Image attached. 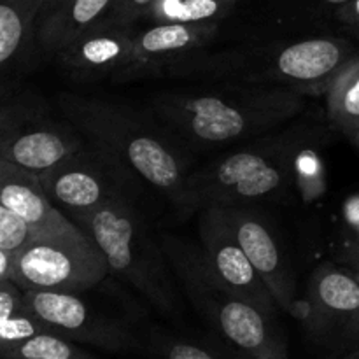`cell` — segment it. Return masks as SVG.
<instances>
[{
    "mask_svg": "<svg viewBox=\"0 0 359 359\" xmlns=\"http://www.w3.org/2000/svg\"><path fill=\"white\" fill-rule=\"evenodd\" d=\"M319 2H321L323 7H326V9H328V11L335 13V11L339 9L340 6H344V4L353 2V0H319Z\"/></svg>",
    "mask_w": 359,
    "mask_h": 359,
    "instance_id": "28",
    "label": "cell"
},
{
    "mask_svg": "<svg viewBox=\"0 0 359 359\" xmlns=\"http://www.w3.org/2000/svg\"><path fill=\"white\" fill-rule=\"evenodd\" d=\"M298 319L311 339L337 354L359 346V277L337 265H319L309 280Z\"/></svg>",
    "mask_w": 359,
    "mask_h": 359,
    "instance_id": "11",
    "label": "cell"
},
{
    "mask_svg": "<svg viewBox=\"0 0 359 359\" xmlns=\"http://www.w3.org/2000/svg\"><path fill=\"white\" fill-rule=\"evenodd\" d=\"M351 142H353V144H354V146H356V147H359V133H358V135H356V137H354V139H353V140H351Z\"/></svg>",
    "mask_w": 359,
    "mask_h": 359,
    "instance_id": "32",
    "label": "cell"
},
{
    "mask_svg": "<svg viewBox=\"0 0 359 359\" xmlns=\"http://www.w3.org/2000/svg\"><path fill=\"white\" fill-rule=\"evenodd\" d=\"M25 291V290H23ZM27 304L58 335L118 356L146 353L132 326L70 291H25Z\"/></svg>",
    "mask_w": 359,
    "mask_h": 359,
    "instance_id": "10",
    "label": "cell"
},
{
    "mask_svg": "<svg viewBox=\"0 0 359 359\" xmlns=\"http://www.w3.org/2000/svg\"><path fill=\"white\" fill-rule=\"evenodd\" d=\"M2 359H102L86 349V346L77 344L58 333H39L32 339L11 351Z\"/></svg>",
    "mask_w": 359,
    "mask_h": 359,
    "instance_id": "23",
    "label": "cell"
},
{
    "mask_svg": "<svg viewBox=\"0 0 359 359\" xmlns=\"http://www.w3.org/2000/svg\"><path fill=\"white\" fill-rule=\"evenodd\" d=\"M325 97L330 125L353 140L359 133V55L344 67Z\"/></svg>",
    "mask_w": 359,
    "mask_h": 359,
    "instance_id": "20",
    "label": "cell"
},
{
    "mask_svg": "<svg viewBox=\"0 0 359 359\" xmlns=\"http://www.w3.org/2000/svg\"><path fill=\"white\" fill-rule=\"evenodd\" d=\"M114 0H63L41 14L37 23L39 53L56 56L84 30L107 16Z\"/></svg>",
    "mask_w": 359,
    "mask_h": 359,
    "instance_id": "18",
    "label": "cell"
},
{
    "mask_svg": "<svg viewBox=\"0 0 359 359\" xmlns=\"http://www.w3.org/2000/svg\"><path fill=\"white\" fill-rule=\"evenodd\" d=\"M307 98L286 88L203 83L154 93L147 111L188 149H216L273 132L298 118Z\"/></svg>",
    "mask_w": 359,
    "mask_h": 359,
    "instance_id": "1",
    "label": "cell"
},
{
    "mask_svg": "<svg viewBox=\"0 0 359 359\" xmlns=\"http://www.w3.org/2000/svg\"><path fill=\"white\" fill-rule=\"evenodd\" d=\"M219 23H153L137 30L133 49L112 83L170 77L179 65L214 41Z\"/></svg>",
    "mask_w": 359,
    "mask_h": 359,
    "instance_id": "12",
    "label": "cell"
},
{
    "mask_svg": "<svg viewBox=\"0 0 359 359\" xmlns=\"http://www.w3.org/2000/svg\"><path fill=\"white\" fill-rule=\"evenodd\" d=\"M46 0H0V74L2 86L18 83L41 56L37 23Z\"/></svg>",
    "mask_w": 359,
    "mask_h": 359,
    "instance_id": "17",
    "label": "cell"
},
{
    "mask_svg": "<svg viewBox=\"0 0 359 359\" xmlns=\"http://www.w3.org/2000/svg\"><path fill=\"white\" fill-rule=\"evenodd\" d=\"M42 188L72 217L119 198L133 200L139 179L111 151L88 139L77 153L41 177Z\"/></svg>",
    "mask_w": 359,
    "mask_h": 359,
    "instance_id": "8",
    "label": "cell"
},
{
    "mask_svg": "<svg viewBox=\"0 0 359 359\" xmlns=\"http://www.w3.org/2000/svg\"><path fill=\"white\" fill-rule=\"evenodd\" d=\"M39 333H55L27 304L25 291L13 280H0V356Z\"/></svg>",
    "mask_w": 359,
    "mask_h": 359,
    "instance_id": "19",
    "label": "cell"
},
{
    "mask_svg": "<svg viewBox=\"0 0 359 359\" xmlns=\"http://www.w3.org/2000/svg\"><path fill=\"white\" fill-rule=\"evenodd\" d=\"M137 25L100 20L74 39L56 55L63 72L76 83H98L112 79L133 49Z\"/></svg>",
    "mask_w": 359,
    "mask_h": 359,
    "instance_id": "15",
    "label": "cell"
},
{
    "mask_svg": "<svg viewBox=\"0 0 359 359\" xmlns=\"http://www.w3.org/2000/svg\"><path fill=\"white\" fill-rule=\"evenodd\" d=\"M42 238L18 214L0 205V280H11L16 259L32 242Z\"/></svg>",
    "mask_w": 359,
    "mask_h": 359,
    "instance_id": "22",
    "label": "cell"
},
{
    "mask_svg": "<svg viewBox=\"0 0 359 359\" xmlns=\"http://www.w3.org/2000/svg\"><path fill=\"white\" fill-rule=\"evenodd\" d=\"M237 0H158L144 20L151 23H219Z\"/></svg>",
    "mask_w": 359,
    "mask_h": 359,
    "instance_id": "21",
    "label": "cell"
},
{
    "mask_svg": "<svg viewBox=\"0 0 359 359\" xmlns=\"http://www.w3.org/2000/svg\"><path fill=\"white\" fill-rule=\"evenodd\" d=\"M86 140L72 123L53 118L35 91L18 83L0 88V160L42 177Z\"/></svg>",
    "mask_w": 359,
    "mask_h": 359,
    "instance_id": "7",
    "label": "cell"
},
{
    "mask_svg": "<svg viewBox=\"0 0 359 359\" xmlns=\"http://www.w3.org/2000/svg\"><path fill=\"white\" fill-rule=\"evenodd\" d=\"M359 55L353 41L337 35L279 41L263 46L200 51L172 72V79L286 88L304 97L328 93L344 67Z\"/></svg>",
    "mask_w": 359,
    "mask_h": 359,
    "instance_id": "2",
    "label": "cell"
},
{
    "mask_svg": "<svg viewBox=\"0 0 359 359\" xmlns=\"http://www.w3.org/2000/svg\"><path fill=\"white\" fill-rule=\"evenodd\" d=\"M314 139V128L298 125L219 154L188 175L172 207L189 217L209 207L249 205L280 195L293 179L298 153Z\"/></svg>",
    "mask_w": 359,
    "mask_h": 359,
    "instance_id": "4",
    "label": "cell"
},
{
    "mask_svg": "<svg viewBox=\"0 0 359 359\" xmlns=\"http://www.w3.org/2000/svg\"><path fill=\"white\" fill-rule=\"evenodd\" d=\"M333 18L344 28V32L359 44V0L340 6L333 13Z\"/></svg>",
    "mask_w": 359,
    "mask_h": 359,
    "instance_id": "26",
    "label": "cell"
},
{
    "mask_svg": "<svg viewBox=\"0 0 359 359\" xmlns=\"http://www.w3.org/2000/svg\"><path fill=\"white\" fill-rule=\"evenodd\" d=\"M70 219L100 248L116 277L163 314L177 312V297L168 276L170 263L133 200H112Z\"/></svg>",
    "mask_w": 359,
    "mask_h": 359,
    "instance_id": "6",
    "label": "cell"
},
{
    "mask_svg": "<svg viewBox=\"0 0 359 359\" xmlns=\"http://www.w3.org/2000/svg\"><path fill=\"white\" fill-rule=\"evenodd\" d=\"M0 205L27 221L42 238L86 237V233L51 202L42 188L41 177L4 160H0Z\"/></svg>",
    "mask_w": 359,
    "mask_h": 359,
    "instance_id": "16",
    "label": "cell"
},
{
    "mask_svg": "<svg viewBox=\"0 0 359 359\" xmlns=\"http://www.w3.org/2000/svg\"><path fill=\"white\" fill-rule=\"evenodd\" d=\"M158 0H114L105 20L121 25H137Z\"/></svg>",
    "mask_w": 359,
    "mask_h": 359,
    "instance_id": "25",
    "label": "cell"
},
{
    "mask_svg": "<svg viewBox=\"0 0 359 359\" xmlns=\"http://www.w3.org/2000/svg\"><path fill=\"white\" fill-rule=\"evenodd\" d=\"M346 262L347 265H349V270H353V272L359 277V244L347 251Z\"/></svg>",
    "mask_w": 359,
    "mask_h": 359,
    "instance_id": "27",
    "label": "cell"
},
{
    "mask_svg": "<svg viewBox=\"0 0 359 359\" xmlns=\"http://www.w3.org/2000/svg\"><path fill=\"white\" fill-rule=\"evenodd\" d=\"M340 359H359V346L354 347V349H351L349 353L342 354V358Z\"/></svg>",
    "mask_w": 359,
    "mask_h": 359,
    "instance_id": "30",
    "label": "cell"
},
{
    "mask_svg": "<svg viewBox=\"0 0 359 359\" xmlns=\"http://www.w3.org/2000/svg\"><path fill=\"white\" fill-rule=\"evenodd\" d=\"M146 347L153 359H237L235 354H223L203 344L160 332L149 333Z\"/></svg>",
    "mask_w": 359,
    "mask_h": 359,
    "instance_id": "24",
    "label": "cell"
},
{
    "mask_svg": "<svg viewBox=\"0 0 359 359\" xmlns=\"http://www.w3.org/2000/svg\"><path fill=\"white\" fill-rule=\"evenodd\" d=\"M63 0H46V6H44V9H42V14L48 13V11H51V9H55V7L60 6Z\"/></svg>",
    "mask_w": 359,
    "mask_h": 359,
    "instance_id": "29",
    "label": "cell"
},
{
    "mask_svg": "<svg viewBox=\"0 0 359 359\" xmlns=\"http://www.w3.org/2000/svg\"><path fill=\"white\" fill-rule=\"evenodd\" d=\"M198 233L202 244L200 251L210 272L238 298L277 318L280 309L276 298L249 262L248 255L224 221L219 207L200 210Z\"/></svg>",
    "mask_w": 359,
    "mask_h": 359,
    "instance_id": "13",
    "label": "cell"
},
{
    "mask_svg": "<svg viewBox=\"0 0 359 359\" xmlns=\"http://www.w3.org/2000/svg\"><path fill=\"white\" fill-rule=\"evenodd\" d=\"M109 263L90 237H46L16 259L13 283L25 291L84 293L107 277Z\"/></svg>",
    "mask_w": 359,
    "mask_h": 359,
    "instance_id": "9",
    "label": "cell"
},
{
    "mask_svg": "<svg viewBox=\"0 0 359 359\" xmlns=\"http://www.w3.org/2000/svg\"><path fill=\"white\" fill-rule=\"evenodd\" d=\"M55 104L86 139L111 151L139 181L175 202L193 172V158L149 111L67 91L56 95Z\"/></svg>",
    "mask_w": 359,
    "mask_h": 359,
    "instance_id": "3",
    "label": "cell"
},
{
    "mask_svg": "<svg viewBox=\"0 0 359 359\" xmlns=\"http://www.w3.org/2000/svg\"><path fill=\"white\" fill-rule=\"evenodd\" d=\"M235 356H237V359H266V358H255V356H248V354L244 353H235Z\"/></svg>",
    "mask_w": 359,
    "mask_h": 359,
    "instance_id": "31",
    "label": "cell"
},
{
    "mask_svg": "<svg viewBox=\"0 0 359 359\" xmlns=\"http://www.w3.org/2000/svg\"><path fill=\"white\" fill-rule=\"evenodd\" d=\"M219 209L235 238L248 255L249 262L276 298L280 311L298 318L300 304L297 300V283L290 263L284 258L279 241L269 223L259 214L252 212L248 205L219 207Z\"/></svg>",
    "mask_w": 359,
    "mask_h": 359,
    "instance_id": "14",
    "label": "cell"
},
{
    "mask_svg": "<svg viewBox=\"0 0 359 359\" xmlns=\"http://www.w3.org/2000/svg\"><path fill=\"white\" fill-rule=\"evenodd\" d=\"M161 248L186 297L203 321L238 353L266 359H287V346L277 318L231 293L203 259L200 249L177 235H161Z\"/></svg>",
    "mask_w": 359,
    "mask_h": 359,
    "instance_id": "5",
    "label": "cell"
}]
</instances>
